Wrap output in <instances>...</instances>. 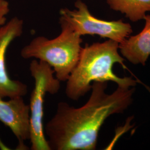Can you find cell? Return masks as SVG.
Returning a JSON list of instances; mask_svg holds the SVG:
<instances>
[{"instance_id": "6da1fadb", "label": "cell", "mask_w": 150, "mask_h": 150, "mask_svg": "<svg viewBox=\"0 0 150 150\" xmlns=\"http://www.w3.org/2000/svg\"><path fill=\"white\" fill-rule=\"evenodd\" d=\"M107 82H93L89 100L76 108L58 103L55 114L45 127L51 150H93L99 131L110 116L122 112L131 103L134 89L118 86L112 94Z\"/></svg>"}, {"instance_id": "9c48e42d", "label": "cell", "mask_w": 150, "mask_h": 150, "mask_svg": "<svg viewBox=\"0 0 150 150\" xmlns=\"http://www.w3.org/2000/svg\"><path fill=\"white\" fill-rule=\"evenodd\" d=\"M111 9L125 14L131 21L144 19L150 12V0H107Z\"/></svg>"}, {"instance_id": "ba28073f", "label": "cell", "mask_w": 150, "mask_h": 150, "mask_svg": "<svg viewBox=\"0 0 150 150\" xmlns=\"http://www.w3.org/2000/svg\"><path fill=\"white\" fill-rule=\"evenodd\" d=\"M145 26L139 34L119 43L123 56L134 64L145 65L150 55V15H146Z\"/></svg>"}, {"instance_id": "5b68a950", "label": "cell", "mask_w": 150, "mask_h": 150, "mask_svg": "<svg viewBox=\"0 0 150 150\" xmlns=\"http://www.w3.org/2000/svg\"><path fill=\"white\" fill-rule=\"evenodd\" d=\"M76 9L71 11L67 8L60 11L59 22L68 25L81 36L85 35H96L103 38L121 43L132 32L131 26L121 20L105 21L93 16L85 3L78 0L75 3Z\"/></svg>"}, {"instance_id": "52a82bcc", "label": "cell", "mask_w": 150, "mask_h": 150, "mask_svg": "<svg viewBox=\"0 0 150 150\" xmlns=\"http://www.w3.org/2000/svg\"><path fill=\"white\" fill-rule=\"evenodd\" d=\"M23 97L5 101L0 97V121L9 127L18 141L17 149L27 150L24 142L30 137V111Z\"/></svg>"}, {"instance_id": "277c9868", "label": "cell", "mask_w": 150, "mask_h": 150, "mask_svg": "<svg viewBox=\"0 0 150 150\" xmlns=\"http://www.w3.org/2000/svg\"><path fill=\"white\" fill-rule=\"evenodd\" d=\"M30 71L34 80L30 102L31 150H51L43 128V105L47 93H57L60 88V81L54 76V70L43 61L33 59Z\"/></svg>"}, {"instance_id": "30bf717a", "label": "cell", "mask_w": 150, "mask_h": 150, "mask_svg": "<svg viewBox=\"0 0 150 150\" xmlns=\"http://www.w3.org/2000/svg\"><path fill=\"white\" fill-rule=\"evenodd\" d=\"M9 12L8 3L6 0H0V28L5 23V16Z\"/></svg>"}, {"instance_id": "3957f363", "label": "cell", "mask_w": 150, "mask_h": 150, "mask_svg": "<svg viewBox=\"0 0 150 150\" xmlns=\"http://www.w3.org/2000/svg\"><path fill=\"white\" fill-rule=\"evenodd\" d=\"M61 33L49 40L43 36L35 38L21 51L25 59H35L50 65L60 82H66L77 64L82 47L80 35L63 22Z\"/></svg>"}, {"instance_id": "7a4b0ae2", "label": "cell", "mask_w": 150, "mask_h": 150, "mask_svg": "<svg viewBox=\"0 0 150 150\" xmlns=\"http://www.w3.org/2000/svg\"><path fill=\"white\" fill-rule=\"evenodd\" d=\"M119 43L109 40L102 43L86 45L82 48L79 59L66 81V95L77 101L91 90V82L112 81L118 86L129 88L136 85L131 77L120 78L113 72V64H123L119 54Z\"/></svg>"}, {"instance_id": "8992f818", "label": "cell", "mask_w": 150, "mask_h": 150, "mask_svg": "<svg viewBox=\"0 0 150 150\" xmlns=\"http://www.w3.org/2000/svg\"><path fill=\"white\" fill-rule=\"evenodd\" d=\"M23 22L15 17L0 28V97L9 98L23 97L27 93L26 85L21 81L12 80L8 74L6 54L10 44L21 36Z\"/></svg>"}]
</instances>
